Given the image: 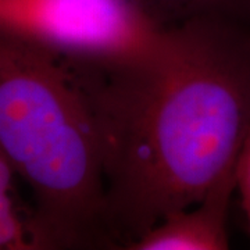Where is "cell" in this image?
<instances>
[{"instance_id":"6da1fadb","label":"cell","mask_w":250,"mask_h":250,"mask_svg":"<svg viewBox=\"0 0 250 250\" xmlns=\"http://www.w3.org/2000/svg\"><path fill=\"white\" fill-rule=\"evenodd\" d=\"M62 62L96 135L120 249L199 203L235 164L250 124L249 22L192 14L150 57Z\"/></svg>"},{"instance_id":"7a4b0ae2","label":"cell","mask_w":250,"mask_h":250,"mask_svg":"<svg viewBox=\"0 0 250 250\" xmlns=\"http://www.w3.org/2000/svg\"><path fill=\"white\" fill-rule=\"evenodd\" d=\"M0 153L31 190L35 250L120 249L90 117L62 60L0 36Z\"/></svg>"},{"instance_id":"3957f363","label":"cell","mask_w":250,"mask_h":250,"mask_svg":"<svg viewBox=\"0 0 250 250\" xmlns=\"http://www.w3.org/2000/svg\"><path fill=\"white\" fill-rule=\"evenodd\" d=\"M142 0H0V36L65 62L117 65L150 57L171 35Z\"/></svg>"},{"instance_id":"277c9868","label":"cell","mask_w":250,"mask_h":250,"mask_svg":"<svg viewBox=\"0 0 250 250\" xmlns=\"http://www.w3.org/2000/svg\"><path fill=\"white\" fill-rule=\"evenodd\" d=\"M233 190L235 164L217 179L199 203L167 214L126 250L228 249L227 218Z\"/></svg>"},{"instance_id":"5b68a950","label":"cell","mask_w":250,"mask_h":250,"mask_svg":"<svg viewBox=\"0 0 250 250\" xmlns=\"http://www.w3.org/2000/svg\"><path fill=\"white\" fill-rule=\"evenodd\" d=\"M159 14L166 7L177 14V20L192 14H220L249 22V0H142Z\"/></svg>"},{"instance_id":"8992f818","label":"cell","mask_w":250,"mask_h":250,"mask_svg":"<svg viewBox=\"0 0 250 250\" xmlns=\"http://www.w3.org/2000/svg\"><path fill=\"white\" fill-rule=\"evenodd\" d=\"M235 182L236 190L241 195L242 208L250 236V124L235 163Z\"/></svg>"},{"instance_id":"52a82bcc","label":"cell","mask_w":250,"mask_h":250,"mask_svg":"<svg viewBox=\"0 0 250 250\" xmlns=\"http://www.w3.org/2000/svg\"><path fill=\"white\" fill-rule=\"evenodd\" d=\"M249 21H250V0H249Z\"/></svg>"}]
</instances>
